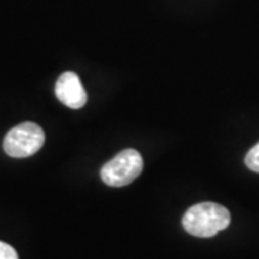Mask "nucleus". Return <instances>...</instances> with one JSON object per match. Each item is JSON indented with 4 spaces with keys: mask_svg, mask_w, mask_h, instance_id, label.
<instances>
[{
    "mask_svg": "<svg viewBox=\"0 0 259 259\" xmlns=\"http://www.w3.org/2000/svg\"><path fill=\"white\" fill-rule=\"evenodd\" d=\"M182 225L187 233L197 238H212L231 225V213L219 203L203 202L185 213Z\"/></svg>",
    "mask_w": 259,
    "mask_h": 259,
    "instance_id": "nucleus-1",
    "label": "nucleus"
},
{
    "mask_svg": "<svg viewBox=\"0 0 259 259\" xmlns=\"http://www.w3.org/2000/svg\"><path fill=\"white\" fill-rule=\"evenodd\" d=\"M143 171V157L137 150L127 148L105 163L101 168V179L107 186L124 187L133 183Z\"/></svg>",
    "mask_w": 259,
    "mask_h": 259,
    "instance_id": "nucleus-2",
    "label": "nucleus"
},
{
    "mask_svg": "<svg viewBox=\"0 0 259 259\" xmlns=\"http://www.w3.org/2000/svg\"><path fill=\"white\" fill-rule=\"evenodd\" d=\"M45 143V133L35 122H22L10 130L3 140L5 153L10 157L33 156Z\"/></svg>",
    "mask_w": 259,
    "mask_h": 259,
    "instance_id": "nucleus-3",
    "label": "nucleus"
},
{
    "mask_svg": "<svg viewBox=\"0 0 259 259\" xmlns=\"http://www.w3.org/2000/svg\"><path fill=\"white\" fill-rule=\"evenodd\" d=\"M55 94L59 101L74 110L82 108L88 100L79 76L71 71L64 72L58 78L55 85Z\"/></svg>",
    "mask_w": 259,
    "mask_h": 259,
    "instance_id": "nucleus-4",
    "label": "nucleus"
},
{
    "mask_svg": "<svg viewBox=\"0 0 259 259\" xmlns=\"http://www.w3.org/2000/svg\"><path fill=\"white\" fill-rule=\"evenodd\" d=\"M245 164L249 170L259 173V143L248 151V154L245 157Z\"/></svg>",
    "mask_w": 259,
    "mask_h": 259,
    "instance_id": "nucleus-5",
    "label": "nucleus"
},
{
    "mask_svg": "<svg viewBox=\"0 0 259 259\" xmlns=\"http://www.w3.org/2000/svg\"><path fill=\"white\" fill-rule=\"evenodd\" d=\"M0 259H19L18 252L10 245L0 241Z\"/></svg>",
    "mask_w": 259,
    "mask_h": 259,
    "instance_id": "nucleus-6",
    "label": "nucleus"
}]
</instances>
